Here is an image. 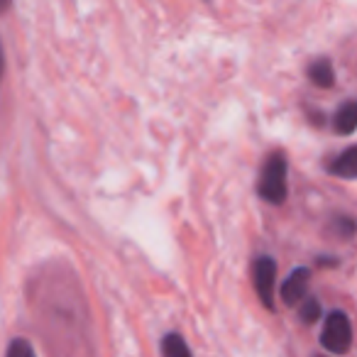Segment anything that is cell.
I'll return each instance as SVG.
<instances>
[{"label": "cell", "instance_id": "6da1fadb", "mask_svg": "<svg viewBox=\"0 0 357 357\" xmlns=\"http://www.w3.org/2000/svg\"><path fill=\"white\" fill-rule=\"evenodd\" d=\"M289 164H287V154L284 152H272L262 164V172H259V181H257V191L267 204L272 206H282L289 196Z\"/></svg>", "mask_w": 357, "mask_h": 357}, {"label": "cell", "instance_id": "7a4b0ae2", "mask_svg": "<svg viewBox=\"0 0 357 357\" xmlns=\"http://www.w3.org/2000/svg\"><path fill=\"white\" fill-rule=\"evenodd\" d=\"M355 340V333H352V323L347 318V313L342 311H331L323 321L321 331V345L326 347L333 355H347Z\"/></svg>", "mask_w": 357, "mask_h": 357}, {"label": "cell", "instance_id": "3957f363", "mask_svg": "<svg viewBox=\"0 0 357 357\" xmlns=\"http://www.w3.org/2000/svg\"><path fill=\"white\" fill-rule=\"evenodd\" d=\"M252 284L264 308L274 311V291H277V262L267 255L255 259L252 264Z\"/></svg>", "mask_w": 357, "mask_h": 357}, {"label": "cell", "instance_id": "277c9868", "mask_svg": "<svg viewBox=\"0 0 357 357\" xmlns=\"http://www.w3.org/2000/svg\"><path fill=\"white\" fill-rule=\"evenodd\" d=\"M308 282H311V269L296 267L279 287V296L287 306H298L308 296Z\"/></svg>", "mask_w": 357, "mask_h": 357}, {"label": "cell", "instance_id": "5b68a950", "mask_svg": "<svg viewBox=\"0 0 357 357\" xmlns=\"http://www.w3.org/2000/svg\"><path fill=\"white\" fill-rule=\"evenodd\" d=\"M328 174L337 178H357V144H350L347 149H342L331 164H328Z\"/></svg>", "mask_w": 357, "mask_h": 357}, {"label": "cell", "instance_id": "8992f818", "mask_svg": "<svg viewBox=\"0 0 357 357\" xmlns=\"http://www.w3.org/2000/svg\"><path fill=\"white\" fill-rule=\"evenodd\" d=\"M333 130L337 135L357 132V100H345L333 115Z\"/></svg>", "mask_w": 357, "mask_h": 357}, {"label": "cell", "instance_id": "52a82bcc", "mask_svg": "<svg viewBox=\"0 0 357 357\" xmlns=\"http://www.w3.org/2000/svg\"><path fill=\"white\" fill-rule=\"evenodd\" d=\"M306 74H308V81H311L313 86H318V89H333V84H335V69H333L331 59H326V56L311 61Z\"/></svg>", "mask_w": 357, "mask_h": 357}, {"label": "cell", "instance_id": "ba28073f", "mask_svg": "<svg viewBox=\"0 0 357 357\" xmlns=\"http://www.w3.org/2000/svg\"><path fill=\"white\" fill-rule=\"evenodd\" d=\"M162 357H194L186 340L178 333H169L162 340Z\"/></svg>", "mask_w": 357, "mask_h": 357}, {"label": "cell", "instance_id": "9c48e42d", "mask_svg": "<svg viewBox=\"0 0 357 357\" xmlns=\"http://www.w3.org/2000/svg\"><path fill=\"white\" fill-rule=\"evenodd\" d=\"M331 233L340 240H352L357 235V220L350 215H335L331 220Z\"/></svg>", "mask_w": 357, "mask_h": 357}, {"label": "cell", "instance_id": "30bf717a", "mask_svg": "<svg viewBox=\"0 0 357 357\" xmlns=\"http://www.w3.org/2000/svg\"><path fill=\"white\" fill-rule=\"evenodd\" d=\"M321 313H323V308H321V301L318 298H313V296H306L301 301V308H298V316H301V321L303 323H316V321H321Z\"/></svg>", "mask_w": 357, "mask_h": 357}, {"label": "cell", "instance_id": "8fae6325", "mask_svg": "<svg viewBox=\"0 0 357 357\" xmlns=\"http://www.w3.org/2000/svg\"><path fill=\"white\" fill-rule=\"evenodd\" d=\"M6 357H37V355H35V350H32V345L25 340V337H15V340L10 342V347H8Z\"/></svg>", "mask_w": 357, "mask_h": 357}, {"label": "cell", "instance_id": "7c38bea8", "mask_svg": "<svg viewBox=\"0 0 357 357\" xmlns=\"http://www.w3.org/2000/svg\"><path fill=\"white\" fill-rule=\"evenodd\" d=\"M6 74V52H3V42H0V79Z\"/></svg>", "mask_w": 357, "mask_h": 357}, {"label": "cell", "instance_id": "4fadbf2b", "mask_svg": "<svg viewBox=\"0 0 357 357\" xmlns=\"http://www.w3.org/2000/svg\"><path fill=\"white\" fill-rule=\"evenodd\" d=\"M13 6V0H0V13H6Z\"/></svg>", "mask_w": 357, "mask_h": 357}]
</instances>
